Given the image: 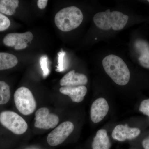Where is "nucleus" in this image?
Instances as JSON below:
<instances>
[{
	"label": "nucleus",
	"instance_id": "7",
	"mask_svg": "<svg viewBox=\"0 0 149 149\" xmlns=\"http://www.w3.org/2000/svg\"><path fill=\"white\" fill-rule=\"evenodd\" d=\"M35 126L40 129H48L55 128L59 118L57 115L51 113L47 107H42L35 113Z\"/></svg>",
	"mask_w": 149,
	"mask_h": 149
},
{
	"label": "nucleus",
	"instance_id": "19",
	"mask_svg": "<svg viewBox=\"0 0 149 149\" xmlns=\"http://www.w3.org/2000/svg\"><path fill=\"white\" fill-rule=\"evenodd\" d=\"M40 63L41 69L43 71V76L44 77H46L50 72L48 65V58L47 56H42L40 59Z\"/></svg>",
	"mask_w": 149,
	"mask_h": 149
},
{
	"label": "nucleus",
	"instance_id": "4",
	"mask_svg": "<svg viewBox=\"0 0 149 149\" xmlns=\"http://www.w3.org/2000/svg\"><path fill=\"white\" fill-rule=\"evenodd\" d=\"M14 102L19 111L24 115H29L35 111L37 103L33 94L29 89L20 87L14 95Z\"/></svg>",
	"mask_w": 149,
	"mask_h": 149
},
{
	"label": "nucleus",
	"instance_id": "20",
	"mask_svg": "<svg viewBox=\"0 0 149 149\" xmlns=\"http://www.w3.org/2000/svg\"><path fill=\"white\" fill-rule=\"evenodd\" d=\"M10 25V21L8 17L0 13V31L8 29Z\"/></svg>",
	"mask_w": 149,
	"mask_h": 149
},
{
	"label": "nucleus",
	"instance_id": "5",
	"mask_svg": "<svg viewBox=\"0 0 149 149\" xmlns=\"http://www.w3.org/2000/svg\"><path fill=\"white\" fill-rule=\"evenodd\" d=\"M0 123L7 129L16 135H22L27 131L28 125L16 113L6 111L0 113Z\"/></svg>",
	"mask_w": 149,
	"mask_h": 149
},
{
	"label": "nucleus",
	"instance_id": "3",
	"mask_svg": "<svg viewBox=\"0 0 149 149\" xmlns=\"http://www.w3.org/2000/svg\"><path fill=\"white\" fill-rule=\"evenodd\" d=\"M128 19V15L117 11L111 12L110 10L96 14L93 17L96 26L104 30L111 28L114 30H121L125 27Z\"/></svg>",
	"mask_w": 149,
	"mask_h": 149
},
{
	"label": "nucleus",
	"instance_id": "14",
	"mask_svg": "<svg viewBox=\"0 0 149 149\" xmlns=\"http://www.w3.org/2000/svg\"><path fill=\"white\" fill-rule=\"evenodd\" d=\"M18 59L15 56L8 53L0 52V70L10 69L16 66Z\"/></svg>",
	"mask_w": 149,
	"mask_h": 149
},
{
	"label": "nucleus",
	"instance_id": "17",
	"mask_svg": "<svg viewBox=\"0 0 149 149\" xmlns=\"http://www.w3.org/2000/svg\"><path fill=\"white\" fill-rule=\"evenodd\" d=\"M10 96L9 86L4 81H0V105L7 103L10 99Z\"/></svg>",
	"mask_w": 149,
	"mask_h": 149
},
{
	"label": "nucleus",
	"instance_id": "6",
	"mask_svg": "<svg viewBox=\"0 0 149 149\" xmlns=\"http://www.w3.org/2000/svg\"><path fill=\"white\" fill-rule=\"evenodd\" d=\"M72 123L67 121L62 123L49 133L47 137L48 144L56 146L62 143L74 130Z\"/></svg>",
	"mask_w": 149,
	"mask_h": 149
},
{
	"label": "nucleus",
	"instance_id": "10",
	"mask_svg": "<svg viewBox=\"0 0 149 149\" xmlns=\"http://www.w3.org/2000/svg\"><path fill=\"white\" fill-rule=\"evenodd\" d=\"M109 106L106 100L103 98L96 100L92 104L91 107V117L94 123L100 122L107 114Z\"/></svg>",
	"mask_w": 149,
	"mask_h": 149
},
{
	"label": "nucleus",
	"instance_id": "11",
	"mask_svg": "<svg viewBox=\"0 0 149 149\" xmlns=\"http://www.w3.org/2000/svg\"><path fill=\"white\" fill-rule=\"evenodd\" d=\"M88 79L87 76L82 73L75 72L74 70L68 72L61 78L60 84L64 86H78L86 85Z\"/></svg>",
	"mask_w": 149,
	"mask_h": 149
},
{
	"label": "nucleus",
	"instance_id": "15",
	"mask_svg": "<svg viewBox=\"0 0 149 149\" xmlns=\"http://www.w3.org/2000/svg\"><path fill=\"white\" fill-rule=\"evenodd\" d=\"M136 47L141 53L139 61L141 65L149 68V47L145 42L139 41L136 43Z\"/></svg>",
	"mask_w": 149,
	"mask_h": 149
},
{
	"label": "nucleus",
	"instance_id": "8",
	"mask_svg": "<svg viewBox=\"0 0 149 149\" xmlns=\"http://www.w3.org/2000/svg\"><path fill=\"white\" fill-rule=\"evenodd\" d=\"M34 38L33 34L30 32L23 33H11L4 38L3 43L8 47H14L15 49L20 50L24 49L28 46V43Z\"/></svg>",
	"mask_w": 149,
	"mask_h": 149
},
{
	"label": "nucleus",
	"instance_id": "21",
	"mask_svg": "<svg viewBox=\"0 0 149 149\" xmlns=\"http://www.w3.org/2000/svg\"><path fill=\"white\" fill-rule=\"evenodd\" d=\"M139 111L144 114L149 116V99L144 100L141 102Z\"/></svg>",
	"mask_w": 149,
	"mask_h": 149
},
{
	"label": "nucleus",
	"instance_id": "13",
	"mask_svg": "<svg viewBox=\"0 0 149 149\" xmlns=\"http://www.w3.org/2000/svg\"><path fill=\"white\" fill-rule=\"evenodd\" d=\"M111 143L107 130L100 129L96 133L92 143L93 149H110Z\"/></svg>",
	"mask_w": 149,
	"mask_h": 149
},
{
	"label": "nucleus",
	"instance_id": "24",
	"mask_svg": "<svg viewBox=\"0 0 149 149\" xmlns=\"http://www.w3.org/2000/svg\"><path fill=\"white\" fill-rule=\"evenodd\" d=\"M148 2H149V0H148Z\"/></svg>",
	"mask_w": 149,
	"mask_h": 149
},
{
	"label": "nucleus",
	"instance_id": "1",
	"mask_svg": "<svg viewBox=\"0 0 149 149\" xmlns=\"http://www.w3.org/2000/svg\"><path fill=\"white\" fill-rule=\"evenodd\" d=\"M102 65L105 72L116 84L120 85L128 84L130 72L122 58L115 55H109L103 59Z\"/></svg>",
	"mask_w": 149,
	"mask_h": 149
},
{
	"label": "nucleus",
	"instance_id": "16",
	"mask_svg": "<svg viewBox=\"0 0 149 149\" xmlns=\"http://www.w3.org/2000/svg\"><path fill=\"white\" fill-rule=\"evenodd\" d=\"M19 3L18 0H0V13L6 15H13L18 7Z\"/></svg>",
	"mask_w": 149,
	"mask_h": 149
},
{
	"label": "nucleus",
	"instance_id": "18",
	"mask_svg": "<svg viewBox=\"0 0 149 149\" xmlns=\"http://www.w3.org/2000/svg\"><path fill=\"white\" fill-rule=\"evenodd\" d=\"M58 58V65L57 67L56 71L58 72H61L63 71L66 68V59L65 58V52L63 51L59 52Z\"/></svg>",
	"mask_w": 149,
	"mask_h": 149
},
{
	"label": "nucleus",
	"instance_id": "9",
	"mask_svg": "<svg viewBox=\"0 0 149 149\" xmlns=\"http://www.w3.org/2000/svg\"><path fill=\"white\" fill-rule=\"evenodd\" d=\"M141 133L139 128H131L127 124L116 125L112 132L113 139L118 141L123 142L125 140H131L136 138Z\"/></svg>",
	"mask_w": 149,
	"mask_h": 149
},
{
	"label": "nucleus",
	"instance_id": "2",
	"mask_svg": "<svg viewBox=\"0 0 149 149\" xmlns=\"http://www.w3.org/2000/svg\"><path fill=\"white\" fill-rule=\"evenodd\" d=\"M83 13L80 9L72 6L58 12L55 17V23L60 30L69 32L79 27L83 22Z\"/></svg>",
	"mask_w": 149,
	"mask_h": 149
},
{
	"label": "nucleus",
	"instance_id": "23",
	"mask_svg": "<svg viewBox=\"0 0 149 149\" xmlns=\"http://www.w3.org/2000/svg\"><path fill=\"white\" fill-rule=\"evenodd\" d=\"M142 146L144 149H149V136L143 140Z\"/></svg>",
	"mask_w": 149,
	"mask_h": 149
},
{
	"label": "nucleus",
	"instance_id": "22",
	"mask_svg": "<svg viewBox=\"0 0 149 149\" xmlns=\"http://www.w3.org/2000/svg\"><path fill=\"white\" fill-rule=\"evenodd\" d=\"M47 0H38L37 4L38 7L41 9H43L45 8L47 4Z\"/></svg>",
	"mask_w": 149,
	"mask_h": 149
},
{
	"label": "nucleus",
	"instance_id": "12",
	"mask_svg": "<svg viewBox=\"0 0 149 149\" xmlns=\"http://www.w3.org/2000/svg\"><path fill=\"white\" fill-rule=\"evenodd\" d=\"M62 94L69 96L72 101L80 103L83 101L86 95L87 89L84 85L78 86H64L60 88Z\"/></svg>",
	"mask_w": 149,
	"mask_h": 149
}]
</instances>
